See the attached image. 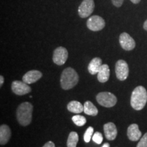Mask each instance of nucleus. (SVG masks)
I'll use <instances>...</instances> for the list:
<instances>
[{"label":"nucleus","mask_w":147,"mask_h":147,"mask_svg":"<svg viewBox=\"0 0 147 147\" xmlns=\"http://www.w3.org/2000/svg\"><path fill=\"white\" fill-rule=\"evenodd\" d=\"M147 102V91L142 86L136 87L132 92L131 100V107L136 110H141L144 108Z\"/></svg>","instance_id":"f257e3e1"},{"label":"nucleus","mask_w":147,"mask_h":147,"mask_svg":"<svg viewBox=\"0 0 147 147\" xmlns=\"http://www.w3.org/2000/svg\"><path fill=\"white\" fill-rule=\"evenodd\" d=\"M32 104L29 102H23L20 104L16 110V118L20 125L27 126L31 123L33 113Z\"/></svg>","instance_id":"f03ea898"},{"label":"nucleus","mask_w":147,"mask_h":147,"mask_svg":"<svg viewBox=\"0 0 147 147\" xmlns=\"http://www.w3.org/2000/svg\"><path fill=\"white\" fill-rule=\"evenodd\" d=\"M78 80L79 77L76 70L71 67H67L61 75V86L64 90L72 89L78 83Z\"/></svg>","instance_id":"7ed1b4c3"},{"label":"nucleus","mask_w":147,"mask_h":147,"mask_svg":"<svg viewBox=\"0 0 147 147\" xmlns=\"http://www.w3.org/2000/svg\"><path fill=\"white\" fill-rule=\"evenodd\" d=\"M96 100L100 105L106 108L113 107L117 102V97L110 92L99 93L96 96Z\"/></svg>","instance_id":"20e7f679"},{"label":"nucleus","mask_w":147,"mask_h":147,"mask_svg":"<svg viewBox=\"0 0 147 147\" xmlns=\"http://www.w3.org/2000/svg\"><path fill=\"white\" fill-rule=\"evenodd\" d=\"M95 3L93 0H83L78 7L79 16L82 18L88 17L93 13Z\"/></svg>","instance_id":"39448f33"},{"label":"nucleus","mask_w":147,"mask_h":147,"mask_svg":"<svg viewBox=\"0 0 147 147\" xmlns=\"http://www.w3.org/2000/svg\"><path fill=\"white\" fill-rule=\"evenodd\" d=\"M106 23L104 19L98 15H94L87 20V26L88 29L93 32L101 31L105 27Z\"/></svg>","instance_id":"423d86ee"},{"label":"nucleus","mask_w":147,"mask_h":147,"mask_svg":"<svg viewBox=\"0 0 147 147\" xmlns=\"http://www.w3.org/2000/svg\"><path fill=\"white\" fill-rule=\"evenodd\" d=\"M115 73L117 78L121 81L126 80L129 76V66L125 61H117L115 65Z\"/></svg>","instance_id":"0eeeda50"},{"label":"nucleus","mask_w":147,"mask_h":147,"mask_svg":"<svg viewBox=\"0 0 147 147\" xmlns=\"http://www.w3.org/2000/svg\"><path fill=\"white\" fill-rule=\"evenodd\" d=\"M68 58V52L67 49L63 47L57 48L53 52V60L55 64L62 65L65 63Z\"/></svg>","instance_id":"6e6552de"},{"label":"nucleus","mask_w":147,"mask_h":147,"mask_svg":"<svg viewBox=\"0 0 147 147\" xmlns=\"http://www.w3.org/2000/svg\"><path fill=\"white\" fill-rule=\"evenodd\" d=\"M119 43L123 49L125 51H131L136 47V42L134 38L127 33H122L119 36Z\"/></svg>","instance_id":"1a4fd4ad"},{"label":"nucleus","mask_w":147,"mask_h":147,"mask_svg":"<svg viewBox=\"0 0 147 147\" xmlns=\"http://www.w3.org/2000/svg\"><path fill=\"white\" fill-rule=\"evenodd\" d=\"M12 91L18 95H23L30 93L32 91L28 84L20 80H14L12 83Z\"/></svg>","instance_id":"9d476101"},{"label":"nucleus","mask_w":147,"mask_h":147,"mask_svg":"<svg viewBox=\"0 0 147 147\" xmlns=\"http://www.w3.org/2000/svg\"><path fill=\"white\" fill-rule=\"evenodd\" d=\"M42 74L38 70H30L25 74L23 77V81L25 83L30 84L39 80L42 78Z\"/></svg>","instance_id":"9b49d317"},{"label":"nucleus","mask_w":147,"mask_h":147,"mask_svg":"<svg viewBox=\"0 0 147 147\" xmlns=\"http://www.w3.org/2000/svg\"><path fill=\"white\" fill-rule=\"evenodd\" d=\"M104 134L106 139L108 140H114L117 136V129L115 124L112 122L106 123L104 125Z\"/></svg>","instance_id":"f8f14e48"},{"label":"nucleus","mask_w":147,"mask_h":147,"mask_svg":"<svg viewBox=\"0 0 147 147\" xmlns=\"http://www.w3.org/2000/svg\"><path fill=\"white\" fill-rule=\"evenodd\" d=\"M127 135L130 140L136 142V141L139 140V139L142 137V132L140 131L138 125L134 123L128 127Z\"/></svg>","instance_id":"ddd939ff"},{"label":"nucleus","mask_w":147,"mask_h":147,"mask_svg":"<svg viewBox=\"0 0 147 147\" xmlns=\"http://www.w3.org/2000/svg\"><path fill=\"white\" fill-rule=\"evenodd\" d=\"M110 74V67L107 64H103L97 73V80L100 82L104 83L109 80Z\"/></svg>","instance_id":"4468645a"},{"label":"nucleus","mask_w":147,"mask_h":147,"mask_svg":"<svg viewBox=\"0 0 147 147\" xmlns=\"http://www.w3.org/2000/svg\"><path fill=\"white\" fill-rule=\"evenodd\" d=\"M11 130L7 125H1L0 127V144L4 145L8 142L11 137Z\"/></svg>","instance_id":"2eb2a0df"},{"label":"nucleus","mask_w":147,"mask_h":147,"mask_svg":"<svg viewBox=\"0 0 147 147\" xmlns=\"http://www.w3.org/2000/svg\"><path fill=\"white\" fill-rule=\"evenodd\" d=\"M102 65V59L100 57H95L92 59L88 65V70L92 75H95L98 73L101 66Z\"/></svg>","instance_id":"dca6fc26"},{"label":"nucleus","mask_w":147,"mask_h":147,"mask_svg":"<svg viewBox=\"0 0 147 147\" xmlns=\"http://www.w3.org/2000/svg\"><path fill=\"white\" fill-rule=\"evenodd\" d=\"M67 108L71 113L79 114L84 111V105L78 101H71L67 104Z\"/></svg>","instance_id":"f3484780"},{"label":"nucleus","mask_w":147,"mask_h":147,"mask_svg":"<svg viewBox=\"0 0 147 147\" xmlns=\"http://www.w3.org/2000/svg\"><path fill=\"white\" fill-rule=\"evenodd\" d=\"M84 112L86 115L96 116L98 114V110L95 106L90 101H87L84 104Z\"/></svg>","instance_id":"a211bd4d"},{"label":"nucleus","mask_w":147,"mask_h":147,"mask_svg":"<svg viewBox=\"0 0 147 147\" xmlns=\"http://www.w3.org/2000/svg\"><path fill=\"white\" fill-rule=\"evenodd\" d=\"M78 142V135L76 131H71L69 133L67 140V147H76Z\"/></svg>","instance_id":"6ab92c4d"},{"label":"nucleus","mask_w":147,"mask_h":147,"mask_svg":"<svg viewBox=\"0 0 147 147\" xmlns=\"http://www.w3.org/2000/svg\"><path fill=\"white\" fill-rule=\"evenodd\" d=\"M72 121L78 127L84 126L87 123V119L84 116L82 115H75L71 118Z\"/></svg>","instance_id":"aec40b11"},{"label":"nucleus","mask_w":147,"mask_h":147,"mask_svg":"<svg viewBox=\"0 0 147 147\" xmlns=\"http://www.w3.org/2000/svg\"><path fill=\"white\" fill-rule=\"evenodd\" d=\"M93 132H94V129L92 127H89L86 130L85 133L84 134V140L85 142H89L91 140V138L93 136Z\"/></svg>","instance_id":"412c9836"},{"label":"nucleus","mask_w":147,"mask_h":147,"mask_svg":"<svg viewBox=\"0 0 147 147\" xmlns=\"http://www.w3.org/2000/svg\"><path fill=\"white\" fill-rule=\"evenodd\" d=\"M92 139H93V142L96 143V144H100L103 141V136L100 132L96 131L92 136Z\"/></svg>","instance_id":"4be33fe9"},{"label":"nucleus","mask_w":147,"mask_h":147,"mask_svg":"<svg viewBox=\"0 0 147 147\" xmlns=\"http://www.w3.org/2000/svg\"><path fill=\"white\" fill-rule=\"evenodd\" d=\"M136 147H147V132L140 140Z\"/></svg>","instance_id":"5701e85b"},{"label":"nucleus","mask_w":147,"mask_h":147,"mask_svg":"<svg viewBox=\"0 0 147 147\" xmlns=\"http://www.w3.org/2000/svg\"><path fill=\"white\" fill-rule=\"evenodd\" d=\"M124 0H112V3L117 8H120L123 3Z\"/></svg>","instance_id":"b1692460"},{"label":"nucleus","mask_w":147,"mask_h":147,"mask_svg":"<svg viewBox=\"0 0 147 147\" xmlns=\"http://www.w3.org/2000/svg\"><path fill=\"white\" fill-rule=\"evenodd\" d=\"M42 147H55V145L52 141H49V142H47Z\"/></svg>","instance_id":"393cba45"},{"label":"nucleus","mask_w":147,"mask_h":147,"mask_svg":"<svg viewBox=\"0 0 147 147\" xmlns=\"http://www.w3.org/2000/svg\"><path fill=\"white\" fill-rule=\"evenodd\" d=\"M3 82H4V78H3V76H0V86L1 87L2 86Z\"/></svg>","instance_id":"a878e982"},{"label":"nucleus","mask_w":147,"mask_h":147,"mask_svg":"<svg viewBox=\"0 0 147 147\" xmlns=\"http://www.w3.org/2000/svg\"><path fill=\"white\" fill-rule=\"evenodd\" d=\"M130 1H131L133 3H134V4H138V3L140 2L141 0H130Z\"/></svg>","instance_id":"bb28decb"},{"label":"nucleus","mask_w":147,"mask_h":147,"mask_svg":"<svg viewBox=\"0 0 147 147\" xmlns=\"http://www.w3.org/2000/svg\"><path fill=\"white\" fill-rule=\"evenodd\" d=\"M143 27H144V30H146L147 32V19L145 21L144 23V25H143Z\"/></svg>","instance_id":"cd10ccee"},{"label":"nucleus","mask_w":147,"mask_h":147,"mask_svg":"<svg viewBox=\"0 0 147 147\" xmlns=\"http://www.w3.org/2000/svg\"><path fill=\"white\" fill-rule=\"evenodd\" d=\"M110 144H109V143L106 142V143H104V144L102 145V147H110Z\"/></svg>","instance_id":"c85d7f7f"}]
</instances>
